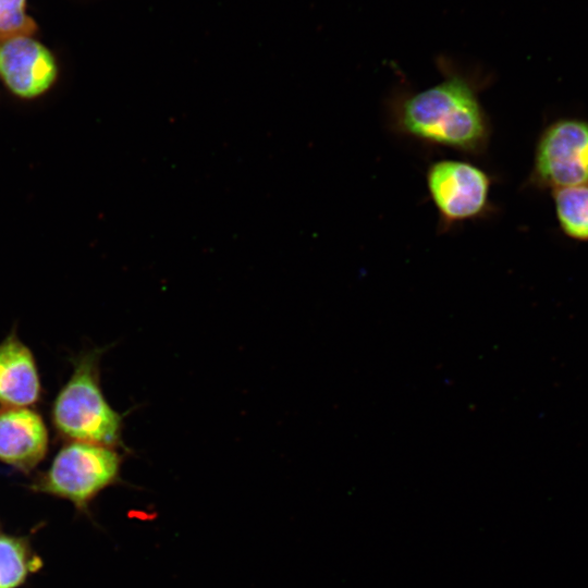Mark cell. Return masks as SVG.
<instances>
[{
  "mask_svg": "<svg viewBox=\"0 0 588 588\" xmlns=\"http://www.w3.org/2000/svg\"><path fill=\"white\" fill-rule=\"evenodd\" d=\"M528 182L556 189L588 183V121L563 118L547 125L535 147Z\"/></svg>",
  "mask_w": 588,
  "mask_h": 588,
  "instance_id": "5",
  "label": "cell"
},
{
  "mask_svg": "<svg viewBox=\"0 0 588 588\" xmlns=\"http://www.w3.org/2000/svg\"><path fill=\"white\" fill-rule=\"evenodd\" d=\"M103 351L95 348L77 358L72 376L53 402L52 421L71 441L123 446V415L107 402L100 385Z\"/></svg>",
  "mask_w": 588,
  "mask_h": 588,
  "instance_id": "2",
  "label": "cell"
},
{
  "mask_svg": "<svg viewBox=\"0 0 588 588\" xmlns=\"http://www.w3.org/2000/svg\"><path fill=\"white\" fill-rule=\"evenodd\" d=\"M442 81L420 91L396 94L389 106L394 133L420 144L479 157L491 137V124L479 97V74L441 58Z\"/></svg>",
  "mask_w": 588,
  "mask_h": 588,
  "instance_id": "1",
  "label": "cell"
},
{
  "mask_svg": "<svg viewBox=\"0 0 588 588\" xmlns=\"http://www.w3.org/2000/svg\"><path fill=\"white\" fill-rule=\"evenodd\" d=\"M122 455L111 446L71 441L56 455L36 489L85 509L102 490L120 482Z\"/></svg>",
  "mask_w": 588,
  "mask_h": 588,
  "instance_id": "3",
  "label": "cell"
},
{
  "mask_svg": "<svg viewBox=\"0 0 588 588\" xmlns=\"http://www.w3.org/2000/svg\"><path fill=\"white\" fill-rule=\"evenodd\" d=\"M426 184L442 232L467 221L487 218L493 210L490 200L493 177L473 162L455 159L434 161L428 166Z\"/></svg>",
  "mask_w": 588,
  "mask_h": 588,
  "instance_id": "4",
  "label": "cell"
},
{
  "mask_svg": "<svg viewBox=\"0 0 588 588\" xmlns=\"http://www.w3.org/2000/svg\"><path fill=\"white\" fill-rule=\"evenodd\" d=\"M0 77L11 93L32 99L46 93L58 77L53 53L34 36L0 41Z\"/></svg>",
  "mask_w": 588,
  "mask_h": 588,
  "instance_id": "6",
  "label": "cell"
},
{
  "mask_svg": "<svg viewBox=\"0 0 588 588\" xmlns=\"http://www.w3.org/2000/svg\"><path fill=\"white\" fill-rule=\"evenodd\" d=\"M560 230L571 240L588 241V183L552 191Z\"/></svg>",
  "mask_w": 588,
  "mask_h": 588,
  "instance_id": "9",
  "label": "cell"
},
{
  "mask_svg": "<svg viewBox=\"0 0 588 588\" xmlns=\"http://www.w3.org/2000/svg\"><path fill=\"white\" fill-rule=\"evenodd\" d=\"M36 32L37 24L27 12V0H0V41L34 36Z\"/></svg>",
  "mask_w": 588,
  "mask_h": 588,
  "instance_id": "11",
  "label": "cell"
},
{
  "mask_svg": "<svg viewBox=\"0 0 588 588\" xmlns=\"http://www.w3.org/2000/svg\"><path fill=\"white\" fill-rule=\"evenodd\" d=\"M40 397V381L34 356L14 334L0 343V404L28 407Z\"/></svg>",
  "mask_w": 588,
  "mask_h": 588,
  "instance_id": "8",
  "label": "cell"
},
{
  "mask_svg": "<svg viewBox=\"0 0 588 588\" xmlns=\"http://www.w3.org/2000/svg\"><path fill=\"white\" fill-rule=\"evenodd\" d=\"M48 430L41 416L27 407L0 408V461L33 469L48 451Z\"/></svg>",
  "mask_w": 588,
  "mask_h": 588,
  "instance_id": "7",
  "label": "cell"
},
{
  "mask_svg": "<svg viewBox=\"0 0 588 588\" xmlns=\"http://www.w3.org/2000/svg\"><path fill=\"white\" fill-rule=\"evenodd\" d=\"M34 560L19 539L0 535V588H15L33 569Z\"/></svg>",
  "mask_w": 588,
  "mask_h": 588,
  "instance_id": "10",
  "label": "cell"
}]
</instances>
